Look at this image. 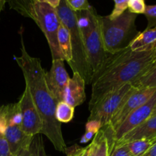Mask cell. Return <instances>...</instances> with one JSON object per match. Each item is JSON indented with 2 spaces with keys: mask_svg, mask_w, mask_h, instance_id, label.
<instances>
[{
  "mask_svg": "<svg viewBox=\"0 0 156 156\" xmlns=\"http://www.w3.org/2000/svg\"><path fill=\"white\" fill-rule=\"evenodd\" d=\"M21 55L15 57L22 71L26 86L28 87L34 104L42 120L41 133L45 136L57 151L65 153L66 144L62 136L61 123L56 120V101L47 86L46 72L38 58L30 56L21 37Z\"/></svg>",
  "mask_w": 156,
  "mask_h": 156,
  "instance_id": "obj_1",
  "label": "cell"
},
{
  "mask_svg": "<svg viewBox=\"0 0 156 156\" xmlns=\"http://www.w3.org/2000/svg\"><path fill=\"white\" fill-rule=\"evenodd\" d=\"M152 52L132 51L127 46L109 54L91 81L89 110L110 92L137 80L152 65Z\"/></svg>",
  "mask_w": 156,
  "mask_h": 156,
  "instance_id": "obj_2",
  "label": "cell"
},
{
  "mask_svg": "<svg viewBox=\"0 0 156 156\" xmlns=\"http://www.w3.org/2000/svg\"><path fill=\"white\" fill-rule=\"evenodd\" d=\"M76 15L93 79L94 75L109 56V53L105 51L104 45L101 22V16L92 6L86 10L76 12Z\"/></svg>",
  "mask_w": 156,
  "mask_h": 156,
  "instance_id": "obj_3",
  "label": "cell"
},
{
  "mask_svg": "<svg viewBox=\"0 0 156 156\" xmlns=\"http://www.w3.org/2000/svg\"><path fill=\"white\" fill-rule=\"evenodd\" d=\"M60 22L68 28L71 38L73 61L70 67L73 73H78L85 83L91 84L92 80L91 70L87 59L83 37L78 23L77 15L67 0H61L59 5L56 8Z\"/></svg>",
  "mask_w": 156,
  "mask_h": 156,
  "instance_id": "obj_4",
  "label": "cell"
},
{
  "mask_svg": "<svg viewBox=\"0 0 156 156\" xmlns=\"http://www.w3.org/2000/svg\"><path fill=\"white\" fill-rule=\"evenodd\" d=\"M137 15L126 10L120 16L111 20L108 16H101V32L105 50L109 54H113L127 47L136 36L135 21Z\"/></svg>",
  "mask_w": 156,
  "mask_h": 156,
  "instance_id": "obj_5",
  "label": "cell"
},
{
  "mask_svg": "<svg viewBox=\"0 0 156 156\" xmlns=\"http://www.w3.org/2000/svg\"><path fill=\"white\" fill-rule=\"evenodd\" d=\"M32 19L44 33L50 47L53 59H63L57 41L58 29L61 22L56 9L47 3L36 2L34 5Z\"/></svg>",
  "mask_w": 156,
  "mask_h": 156,
  "instance_id": "obj_6",
  "label": "cell"
},
{
  "mask_svg": "<svg viewBox=\"0 0 156 156\" xmlns=\"http://www.w3.org/2000/svg\"><path fill=\"white\" fill-rule=\"evenodd\" d=\"M135 88L131 83H128L105 95L97 105L89 110L90 115L88 120H98L101 123L102 127L107 126L125 98Z\"/></svg>",
  "mask_w": 156,
  "mask_h": 156,
  "instance_id": "obj_7",
  "label": "cell"
},
{
  "mask_svg": "<svg viewBox=\"0 0 156 156\" xmlns=\"http://www.w3.org/2000/svg\"><path fill=\"white\" fill-rule=\"evenodd\" d=\"M155 91L156 88H135L125 98L107 126L114 133L132 111L146 103L153 96Z\"/></svg>",
  "mask_w": 156,
  "mask_h": 156,
  "instance_id": "obj_8",
  "label": "cell"
},
{
  "mask_svg": "<svg viewBox=\"0 0 156 156\" xmlns=\"http://www.w3.org/2000/svg\"><path fill=\"white\" fill-rule=\"evenodd\" d=\"M18 103L21 114V129L32 136L41 133L43 127L42 120L34 104L30 90L26 85L24 93Z\"/></svg>",
  "mask_w": 156,
  "mask_h": 156,
  "instance_id": "obj_9",
  "label": "cell"
},
{
  "mask_svg": "<svg viewBox=\"0 0 156 156\" xmlns=\"http://www.w3.org/2000/svg\"><path fill=\"white\" fill-rule=\"evenodd\" d=\"M156 105V91L146 103L130 113L113 134L114 143L152 116Z\"/></svg>",
  "mask_w": 156,
  "mask_h": 156,
  "instance_id": "obj_10",
  "label": "cell"
},
{
  "mask_svg": "<svg viewBox=\"0 0 156 156\" xmlns=\"http://www.w3.org/2000/svg\"><path fill=\"white\" fill-rule=\"evenodd\" d=\"M69 79L63 59H53L50 70L46 73V80L56 103L62 101L63 99L64 90Z\"/></svg>",
  "mask_w": 156,
  "mask_h": 156,
  "instance_id": "obj_11",
  "label": "cell"
},
{
  "mask_svg": "<svg viewBox=\"0 0 156 156\" xmlns=\"http://www.w3.org/2000/svg\"><path fill=\"white\" fill-rule=\"evenodd\" d=\"M4 136L9 143L12 156H19L29 149L34 136L25 133L21 126H7Z\"/></svg>",
  "mask_w": 156,
  "mask_h": 156,
  "instance_id": "obj_12",
  "label": "cell"
},
{
  "mask_svg": "<svg viewBox=\"0 0 156 156\" xmlns=\"http://www.w3.org/2000/svg\"><path fill=\"white\" fill-rule=\"evenodd\" d=\"M85 82L78 73H73V78L69 79L64 90L62 101L76 108L82 105L86 99L85 91Z\"/></svg>",
  "mask_w": 156,
  "mask_h": 156,
  "instance_id": "obj_13",
  "label": "cell"
},
{
  "mask_svg": "<svg viewBox=\"0 0 156 156\" xmlns=\"http://www.w3.org/2000/svg\"><path fill=\"white\" fill-rule=\"evenodd\" d=\"M152 138H156V115L151 116L146 121L123 136L114 145H123L134 140Z\"/></svg>",
  "mask_w": 156,
  "mask_h": 156,
  "instance_id": "obj_14",
  "label": "cell"
},
{
  "mask_svg": "<svg viewBox=\"0 0 156 156\" xmlns=\"http://www.w3.org/2000/svg\"><path fill=\"white\" fill-rule=\"evenodd\" d=\"M156 46V26L139 32L129 42L128 47L132 51H149Z\"/></svg>",
  "mask_w": 156,
  "mask_h": 156,
  "instance_id": "obj_15",
  "label": "cell"
},
{
  "mask_svg": "<svg viewBox=\"0 0 156 156\" xmlns=\"http://www.w3.org/2000/svg\"><path fill=\"white\" fill-rule=\"evenodd\" d=\"M88 147V156H109V137L104 128L94 135Z\"/></svg>",
  "mask_w": 156,
  "mask_h": 156,
  "instance_id": "obj_16",
  "label": "cell"
},
{
  "mask_svg": "<svg viewBox=\"0 0 156 156\" xmlns=\"http://www.w3.org/2000/svg\"><path fill=\"white\" fill-rule=\"evenodd\" d=\"M57 41L61 55L63 59L70 65L73 61V50H72L71 38L68 28L62 23L58 29Z\"/></svg>",
  "mask_w": 156,
  "mask_h": 156,
  "instance_id": "obj_17",
  "label": "cell"
},
{
  "mask_svg": "<svg viewBox=\"0 0 156 156\" xmlns=\"http://www.w3.org/2000/svg\"><path fill=\"white\" fill-rule=\"evenodd\" d=\"M0 111L5 120L7 126H21V114L18 103L3 105L0 107Z\"/></svg>",
  "mask_w": 156,
  "mask_h": 156,
  "instance_id": "obj_18",
  "label": "cell"
},
{
  "mask_svg": "<svg viewBox=\"0 0 156 156\" xmlns=\"http://www.w3.org/2000/svg\"><path fill=\"white\" fill-rule=\"evenodd\" d=\"M132 85L137 88H156V62H152L148 69L137 80L133 82Z\"/></svg>",
  "mask_w": 156,
  "mask_h": 156,
  "instance_id": "obj_19",
  "label": "cell"
},
{
  "mask_svg": "<svg viewBox=\"0 0 156 156\" xmlns=\"http://www.w3.org/2000/svg\"><path fill=\"white\" fill-rule=\"evenodd\" d=\"M9 7L26 18L32 19L34 5L37 0H6Z\"/></svg>",
  "mask_w": 156,
  "mask_h": 156,
  "instance_id": "obj_20",
  "label": "cell"
},
{
  "mask_svg": "<svg viewBox=\"0 0 156 156\" xmlns=\"http://www.w3.org/2000/svg\"><path fill=\"white\" fill-rule=\"evenodd\" d=\"M156 143V138L143 139L125 143L134 156H143Z\"/></svg>",
  "mask_w": 156,
  "mask_h": 156,
  "instance_id": "obj_21",
  "label": "cell"
},
{
  "mask_svg": "<svg viewBox=\"0 0 156 156\" xmlns=\"http://www.w3.org/2000/svg\"><path fill=\"white\" fill-rule=\"evenodd\" d=\"M75 108L70 106L64 101H59L56 104V118L59 123H69L74 117Z\"/></svg>",
  "mask_w": 156,
  "mask_h": 156,
  "instance_id": "obj_22",
  "label": "cell"
},
{
  "mask_svg": "<svg viewBox=\"0 0 156 156\" xmlns=\"http://www.w3.org/2000/svg\"><path fill=\"white\" fill-rule=\"evenodd\" d=\"M102 128L101 123L98 120H88L85 125V134L82 136L80 140L81 143H88L93 136Z\"/></svg>",
  "mask_w": 156,
  "mask_h": 156,
  "instance_id": "obj_23",
  "label": "cell"
},
{
  "mask_svg": "<svg viewBox=\"0 0 156 156\" xmlns=\"http://www.w3.org/2000/svg\"><path fill=\"white\" fill-rule=\"evenodd\" d=\"M114 7L112 12L108 16L109 19L113 20L118 18L123 12L127 10L129 0H114Z\"/></svg>",
  "mask_w": 156,
  "mask_h": 156,
  "instance_id": "obj_24",
  "label": "cell"
},
{
  "mask_svg": "<svg viewBox=\"0 0 156 156\" xmlns=\"http://www.w3.org/2000/svg\"><path fill=\"white\" fill-rule=\"evenodd\" d=\"M146 6L145 0H129L127 10L135 15L144 14Z\"/></svg>",
  "mask_w": 156,
  "mask_h": 156,
  "instance_id": "obj_25",
  "label": "cell"
},
{
  "mask_svg": "<svg viewBox=\"0 0 156 156\" xmlns=\"http://www.w3.org/2000/svg\"><path fill=\"white\" fill-rule=\"evenodd\" d=\"M42 140V139H41ZM41 140L40 136H35L34 138L33 142L30 145V148L27 149V150L24 151L22 154H21L19 156H38L39 154V149L41 146L42 140Z\"/></svg>",
  "mask_w": 156,
  "mask_h": 156,
  "instance_id": "obj_26",
  "label": "cell"
},
{
  "mask_svg": "<svg viewBox=\"0 0 156 156\" xmlns=\"http://www.w3.org/2000/svg\"><path fill=\"white\" fill-rule=\"evenodd\" d=\"M109 156H134L125 144L114 145L109 152Z\"/></svg>",
  "mask_w": 156,
  "mask_h": 156,
  "instance_id": "obj_27",
  "label": "cell"
},
{
  "mask_svg": "<svg viewBox=\"0 0 156 156\" xmlns=\"http://www.w3.org/2000/svg\"><path fill=\"white\" fill-rule=\"evenodd\" d=\"M144 15H146L148 21V26L146 28L155 27L156 26V5H154L146 6V9Z\"/></svg>",
  "mask_w": 156,
  "mask_h": 156,
  "instance_id": "obj_28",
  "label": "cell"
},
{
  "mask_svg": "<svg viewBox=\"0 0 156 156\" xmlns=\"http://www.w3.org/2000/svg\"><path fill=\"white\" fill-rule=\"evenodd\" d=\"M67 156H88V147H80L75 145L73 147L67 148L65 152Z\"/></svg>",
  "mask_w": 156,
  "mask_h": 156,
  "instance_id": "obj_29",
  "label": "cell"
},
{
  "mask_svg": "<svg viewBox=\"0 0 156 156\" xmlns=\"http://www.w3.org/2000/svg\"><path fill=\"white\" fill-rule=\"evenodd\" d=\"M70 7L75 11L79 12L82 10H86L91 7L88 0H67Z\"/></svg>",
  "mask_w": 156,
  "mask_h": 156,
  "instance_id": "obj_30",
  "label": "cell"
},
{
  "mask_svg": "<svg viewBox=\"0 0 156 156\" xmlns=\"http://www.w3.org/2000/svg\"><path fill=\"white\" fill-rule=\"evenodd\" d=\"M0 156H12L5 137L0 134Z\"/></svg>",
  "mask_w": 156,
  "mask_h": 156,
  "instance_id": "obj_31",
  "label": "cell"
},
{
  "mask_svg": "<svg viewBox=\"0 0 156 156\" xmlns=\"http://www.w3.org/2000/svg\"><path fill=\"white\" fill-rule=\"evenodd\" d=\"M60 1L61 0H37V2H41L47 3V4L51 5L52 7L55 8V9L59 5Z\"/></svg>",
  "mask_w": 156,
  "mask_h": 156,
  "instance_id": "obj_32",
  "label": "cell"
},
{
  "mask_svg": "<svg viewBox=\"0 0 156 156\" xmlns=\"http://www.w3.org/2000/svg\"><path fill=\"white\" fill-rule=\"evenodd\" d=\"M143 156H156V143Z\"/></svg>",
  "mask_w": 156,
  "mask_h": 156,
  "instance_id": "obj_33",
  "label": "cell"
},
{
  "mask_svg": "<svg viewBox=\"0 0 156 156\" xmlns=\"http://www.w3.org/2000/svg\"><path fill=\"white\" fill-rule=\"evenodd\" d=\"M38 156H47V155H46L45 151H44V145H43V143H41V146H40L39 154H38Z\"/></svg>",
  "mask_w": 156,
  "mask_h": 156,
  "instance_id": "obj_34",
  "label": "cell"
},
{
  "mask_svg": "<svg viewBox=\"0 0 156 156\" xmlns=\"http://www.w3.org/2000/svg\"><path fill=\"white\" fill-rule=\"evenodd\" d=\"M6 2H7L6 0H0V15H1L3 9H4L5 5Z\"/></svg>",
  "mask_w": 156,
  "mask_h": 156,
  "instance_id": "obj_35",
  "label": "cell"
},
{
  "mask_svg": "<svg viewBox=\"0 0 156 156\" xmlns=\"http://www.w3.org/2000/svg\"><path fill=\"white\" fill-rule=\"evenodd\" d=\"M152 60H153L152 62H156V46L153 49V52H152Z\"/></svg>",
  "mask_w": 156,
  "mask_h": 156,
  "instance_id": "obj_36",
  "label": "cell"
},
{
  "mask_svg": "<svg viewBox=\"0 0 156 156\" xmlns=\"http://www.w3.org/2000/svg\"><path fill=\"white\" fill-rule=\"evenodd\" d=\"M155 115H156V105H155V108H154L153 112H152V116H155Z\"/></svg>",
  "mask_w": 156,
  "mask_h": 156,
  "instance_id": "obj_37",
  "label": "cell"
}]
</instances>
